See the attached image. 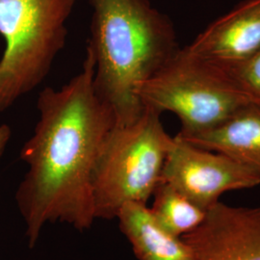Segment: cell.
<instances>
[{
    "label": "cell",
    "mask_w": 260,
    "mask_h": 260,
    "mask_svg": "<svg viewBox=\"0 0 260 260\" xmlns=\"http://www.w3.org/2000/svg\"><path fill=\"white\" fill-rule=\"evenodd\" d=\"M181 238L195 260H260V206L234 207L219 202L195 231Z\"/></svg>",
    "instance_id": "cell-7"
},
{
    "label": "cell",
    "mask_w": 260,
    "mask_h": 260,
    "mask_svg": "<svg viewBox=\"0 0 260 260\" xmlns=\"http://www.w3.org/2000/svg\"><path fill=\"white\" fill-rule=\"evenodd\" d=\"M184 140L232 158L260 176V108L253 104L245 106L216 127Z\"/></svg>",
    "instance_id": "cell-9"
},
{
    "label": "cell",
    "mask_w": 260,
    "mask_h": 260,
    "mask_svg": "<svg viewBox=\"0 0 260 260\" xmlns=\"http://www.w3.org/2000/svg\"><path fill=\"white\" fill-rule=\"evenodd\" d=\"M93 8L87 48L93 87L116 124L135 121L145 106L136 91L179 48L171 20L149 0H89Z\"/></svg>",
    "instance_id": "cell-2"
},
{
    "label": "cell",
    "mask_w": 260,
    "mask_h": 260,
    "mask_svg": "<svg viewBox=\"0 0 260 260\" xmlns=\"http://www.w3.org/2000/svg\"><path fill=\"white\" fill-rule=\"evenodd\" d=\"M215 65H232L260 49V0H246L214 21L187 46Z\"/></svg>",
    "instance_id": "cell-8"
},
{
    "label": "cell",
    "mask_w": 260,
    "mask_h": 260,
    "mask_svg": "<svg viewBox=\"0 0 260 260\" xmlns=\"http://www.w3.org/2000/svg\"><path fill=\"white\" fill-rule=\"evenodd\" d=\"M160 116L145 106L135 121L115 124L107 135L92 177L95 219H116L122 205H147L152 197L174 139Z\"/></svg>",
    "instance_id": "cell-3"
},
{
    "label": "cell",
    "mask_w": 260,
    "mask_h": 260,
    "mask_svg": "<svg viewBox=\"0 0 260 260\" xmlns=\"http://www.w3.org/2000/svg\"><path fill=\"white\" fill-rule=\"evenodd\" d=\"M116 219L137 259L195 260L190 246L181 237L162 229L147 205L125 204Z\"/></svg>",
    "instance_id": "cell-10"
},
{
    "label": "cell",
    "mask_w": 260,
    "mask_h": 260,
    "mask_svg": "<svg viewBox=\"0 0 260 260\" xmlns=\"http://www.w3.org/2000/svg\"><path fill=\"white\" fill-rule=\"evenodd\" d=\"M93 73L86 48L77 75L60 89L47 87L39 93V120L19 154L28 171L16 192L30 248L47 223H67L83 233L96 220L93 168L116 119L94 91Z\"/></svg>",
    "instance_id": "cell-1"
},
{
    "label": "cell",
    "mask_w": 260,
    "mask_h": 260,
    "mask_svg": "<svg viewBox=\"0 0 260 260\" xmlns=\"http://www.w3.org/2000/svg\"><path fill=\"white\" fill-rule=\"evenodd\" d=\"M136 93L144 106L177 115L181 123L177 135L184 139L216 127L251 104L221 67L187 47L178 48Z\"/></svg>",
    "instance_id": "cell-5"
},
{
    "label": "cell",
    "mask_w": 260,
    "mask_h": 260,
    "mask_svg": "<svg viewBox=\"0 0 260 260\" xmlns=\"http://www.w3.org/2000/svg\"><path fill=\"white\" fill-rule=\"evenodd\" d=\"M152 197L153 204L149 208L153 219L162 229L177 237L192 233L205 220L206 211L162 180Z\"/></svg>",
    "instance_id": "cell-11"
},
{
    "label": "cell",
    "mask_w": 260,
    "mask_h": 260,
    "mask_svg": "<svg viewBox=\"0 0 260 260\" xmlns=\"http://www.w3.org/2000/svg\"><path fill=\"white\" fill-rule=\"evenodd\" d=\"M161 180L207 211L220 202L223 193L260 184V176L232 158L197 147L176 135Z\"/></svg>",
    "instance_id": "cell-6"
},
{
    "label": "cell",
    "mask_w": 260,
    "mask_h": 260,
    "mask_svg": "<svg viewBox=\"0 0 260 260\" xmlns=\"http://www.w3.org/2000/svg\"><path fill=\"white\" fill-rule=\"evenodd\" d=\"M76 0H0V112L46 79L68 38Z\"/></svg>",
    "instance_id": "cell-4"
},
{
    "label": "cell",
    "mask_w": 260,
    "mask_h": 260,
    "mask_svg": "<svg viewBox=\"0 0 260 260\" xmlns=\"http://www.w3.org/2000/svg\"><path fill=\"white\" fill-rule=\"evenodd\" d=\"M12 136V129L8 124L0 125V157L4 153L5 149Z\"/></svg>",
    "instance_id": "cell-13"
},
{
    "label": "cell",
    "mask_w": 260,
    "mask_h": 260,
    "mask_svg": "<svg viewBox=\"0 0 260 260\" xmlns=\"http://www.w3.org/2000/svg\"><path fill=\"white\" fill-rule=\"evenodd\" d=\"M219 67L231 77L250 103L260 108V49L241 62Z\"/></svg>",
    "instance_id": "cell-12"
}]
</instances>
